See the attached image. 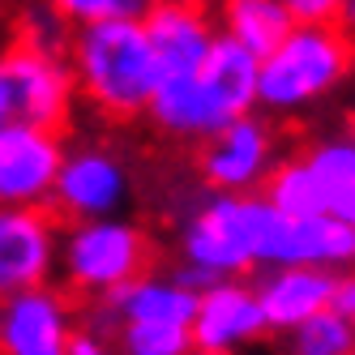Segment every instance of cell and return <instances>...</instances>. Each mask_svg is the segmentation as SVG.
<instances>
[{
    "label": "cell",
    "instance_id": "1",
    "mask_svg": "<svg viewBox=\"0 0 355 355\" xmlns=\"http://www.w3.org/2000/svg\"><path fill=\"white\" fill-rule=\"evenodd\" d=\"M252 107H257V56L218 35L201 64L159 78L146 116L163 137L197 146Z\"/></svg>",
    "mask_w": 355,
    "mask_h": 355
},
{
    "label": "cell",
    "instance_id": "2",
    "mask_svg": "<svg viewBox=\"0 0 355 355\" xmlns=\"http://www.w3.org/2000/svg\"><path fill=\"white\" fill-rule=\"evenodd\" d=\"M64 60L73 73V90L82 103L112 120L146 116L150 94L159 86V64L141 31V17H112L73 26Z\"/></svg>",
    "mask_w": 355,
    "mask_h": 355
},
{
    "label": "cell",
    "instance_id": "3",
    "mask_svg": "<svg viewBox=\"0 0 355 355\" xmlns=\"http://www.w3.org/2000/svg\"><path fill=\"white\" fill-rule=\"evenodd\" d=\"M351 60L347 26L291 21V31L257 56V107L278 120L313 116L347 86Z\"/></svg>",
    "mask_w": 355,
    "mask_h": 355
},
{
    "label": "cell",
    "instance_id": "4",
    "mask_svg": "<svg viewBox=\"0 0 355 355\" xmlns=\"http://www.w3.org/2000/svg\"><path fill=\"white\" fill-rule=\"evenodd\" d=\"M150 252L155 248H150L146 227L124 218V210L98 218H73L69 232H60L56 274H64L73 295L103 300L150 266Z\"/></svg>",
    "mask_w": 355,
    "mask_h": 355
},
{
    "label": "cell",
    "instance_id": "5",
    "mask_svg": "<svg viewBox=\"0 0 355 355\" xmlns=\"http://www.w3.org/2000/svg\"><path fill=\"white\" fill-rule=\"evenodd\" d=\"M261 197L287 214H334L355 223V141L351 133H329L309 146L278 155Z\"/></svg>",
    "mask_w": 355,
    "mask_h": 355
},
{
    "label": "cell",
    "instance_id": "6",
    "mask_svg": "<svg viewBox=\"0 0 355 355\" xmlns=\"http://www.w3.org/2000/svg\"><path fill=\"white\" fill-rule=\"evenodd\" d=\"M73 107H78V90L64 52H43L26 43L0 47V129L5 124L64 129Z\"/></svg>",
    "mask_w": 355,
    "mask_h": 355
},
{
    "label": "cell",
    "instance_id": "7",
    "mask_svg": "<svg viewBox=\"0 0 355 355\" xmlns=\"http://www.w3.org/2000/svg\"><path fill=\"white\" fill-rule=\"evenodd\" d=\"M278 155L283 150H278L274 120L257 116L252 107L197 141V171L210 193H261Z\"/></svg>",
    "mask_w": 355,
    "mask_h": 355
},
{
    "label": "cell",
    "instance_id": "8",
    "mask_svg": "<svg viewBox=\"0 0 355 355\" xmlns=\"http://www.w3.org/2000/svg\"><path fill=\"white\" fill-rule=\"evenodd\" d=\"M133 197V175L112 146L103 141H82L64 146L52 201L64 218H98V214H120Z\"/></svg>",
    "mask_w": 355,
    "mask_h": 355
},
{
    "label": "cell",
    "instance_id": "9",
    "mask_svg": "<svg viewBox=\"0 0 355 355\" xmlns=\"http://www.w3.org/2000/svg\"><path fill=\"white\" fill-rule=\"evenodd\" d=\"M270 338L257 291L248 278H206L197 283V304L189 317V343L201 355H236Z\"/></svg>",
    "mask_w": 355,
    "mask_h": 355
},
{
    "label": "cell",
    "instance_id": "10",
    "mask_svg": "<svg viewBox=\"0 0 355 355\" xmlns=\"http://www.w3.org/2000/svg\"><path fill=\"white\" fill-rule=\"evenodd\" d=\"M78 325V304L52 278L0 295V355H69Z\"/></svg>",
    "mask_w": 355,
    "mask_h": 355
},
{
    "label": "cell",
    "instance_id": "11",
    "mask_svg": "<svg viewBox=\"0 0 355 355\" xmlns=\"http://www.w3.org/2000/svg\"><path fill=\"white\" fill-rule=\"evenodd\" d=\"M60 155V129L5 124L0 129V206H47Z\"/></svg>",
    "mask_w": 355,
    "mask_h": 355
},
{
    "label": "cell",
    "instance_id": "12",
    "mask_svg": "<svg viewBox=\"0 0 355 355\" xmlns=\"http://www.w3.org/2000/svg\"><path fill=\"white\" fill-rule=\"evenodd\" d=\"M60 223L47 206H0V295L56 278Z\"/></svg>",
    "mask_w": 355,
    "mask_h": 355
},
{
    "label": "cell",
    "instance_id": "13",
    "mask_svg": "<svg viewBox=\"0 0 355 355\" xmlns=\"http://www.w3.org/2000/svg\"><path fill=\"white\" fill-rule=\"evenodd\" d=\"M103 304V321L107 334L124 325H159V329H189L193 304H197V283L180 270V274H155L141 270L129 283H120L112 295L98 300Z\"/></svg>",
    "mask_w": 355,
    "mask_h": 355
},
{
    "label": "cell",
    "instance_id": "14",
    "mask_svg": "<svg viewBox=\"0 0 355 355\" xmlns=\"http://www.w3.org/2000/svg\"><path fill=\"white\" fill-rule=\"evenodd\" d=\"M141 31L155 52L159 78L201 64L218 39L210 0H150L141 13Z\"/></svg>",
    "mask_w": 355,
    "mask_h": 355
},
{
    "label": "cell",
    "instance_id": "15",
    "mask_svg": "<svg viewBox=\"0 0 355 355\" xmlns=\"http://www.w3.org/2000/svg\"><path fill=\"white\" fill-rule=\"evenodd\" d=\"M257 274L261 278L252 283V291H257L270 334L278 338L287 329H295L304 317L325 309L329 295H334V278H338V270H325V266H270Z\"/></svg>",
    "mask_w": 355,
    "mask_h": 355
},
{
    "label": "cell",
    "instance_id": "16",
    "mask_svg": "<svg viewBox=\"0 0 355 355\" xmlns=\"http://www.w3.org/2000/svg\"><path fill=\"white\" fill-rule=\"evenodd\" d=\"M214 26L223 39L261 56L291 31V13L283 0H214Z\"/></svg>",
    "mask_w": 355,
    "mask_h": 355
},
{
    "label": "cell",
    "instance_id": "17",
    "mask_svg": "<svg viewBox=\"0 0 355 355\" xmlns=\"http://www.w3.org/2000/svg\"><path fill=\"white\" fill-rule=\"evenodd\" d=\"M283 338L300 355H351V347H355V317L338 313L334 304H325V309H317L313 317H304L295 329H287Z\"/></svg>",
    "mask_w": 355,
    "mask_h": 355
},
{
    "label": "cell",
    "instance_id": "18",
    "mask_svg": "<svg viewBox=\"0 0 355 355\" xmlns=\"http://www.w3.org/2000/svg\"><path fill=\"white\" fill-rule=\"evenodd\" d=\"M9 31H13V43L43 47V52H64L69 35H73V26L47 5V0H26V5H17V13L9 17Z\"/></svg>",
    "mask_w": 355,
    "mask_h": 355
},
{
    "label": "cell",
    "instance_id": "19",
    "mask_svg": "<svg viewBox=\"0 0 355 355\" xmlns=\"http://www.w3.org/2000/svg\"><path fill=\"white\" fill-rule=\"evenodd\" d=\"M112 347L129 351V355H184L193 351L189 329H159V325H124L112 329Z\"/></svg>",
    "mask_w": 355,
    "mask_h": 355
},
{
    "label": "cell",
    "instance_id": "20",
    "mask_svg": "<svg viewBox=\"0 0 355 355\" xmlns=\"http://www.w3.org/2000/svg\"><path fill=\"white\" fill-rule=\"evenodd\" d=\"M69 26H90V21H112V17H141L150 0H47Z\"/></svg>",
    "mask_w": 355,
    "mask_h": 355
},
{
    "label": "cell",
    "instance_id": "21",
    "mask_svg": "<svg viewBox=\"0 0 355 355\" xmlns=\"http://www.w3.org/2000/svg\"><path fill=\"white\" fill-rule=\"evenodd\" d=\"M291 21H309V26H343L351 0H283Z\"/></svg>",
    "mask_w": 355,
    "mask_h": 355
},
{
    "label": "cell",
    "instance_id": "22",
    "mask_svg": "<svg viewBox=\"0 0 355 355\" xmlns=\"http://www.w3.org/2000/svg\"><path fill=\"white\" fill-rule=\"evenodd\" d=\"M0 21H5V0H0Z\"/></svg>",
    "mask_w": 355,
    "mask_h": 355
}]
</instances>
